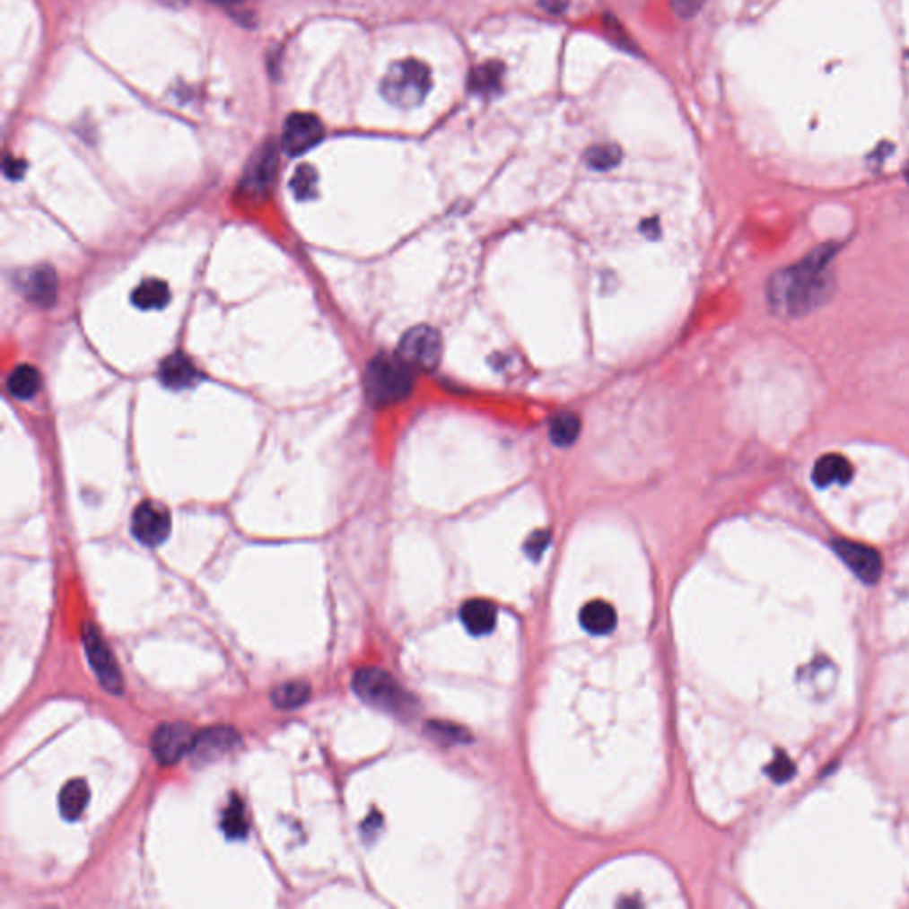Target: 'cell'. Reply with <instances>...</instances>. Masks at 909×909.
I'll return each instance as SVG.
<instances>
[{
	"mask_svg": "<svg viewBox=\"0 0 909 909\" xmlns=\"http://www.w3.org/2000/svg\"><path fill=\"white\" fill-rule=\"evenodd\" d=\"M460 620L469 634L487 636L496 627V606L485 599H471L460 607Z\"/></svg>",
	"mask_w": 909,
	"mask_h": 909,
	"instance_id": "cell-14",
	"label": "cell"
},
{
	"mask_svg": "<svg viewBox=\"0 0 909 909\" xmlns=\"http://www.w3.org/2000/svg\"><path fill=\"white\" fill-rule=\"evenodd\" d=\"M579 430H581V421L576 414L564 411V413H558L551 417L549 435L556 446H562V448L572 446L578 439Z\"/></svg>",
	"mask_w": 909,
	"mask_h": 909,
	"instance_id": "cell-23",
	"label": "cell"
},
{
	"mask_svg": "<svg viewBox=\"0 0 909 909\" xmlns=\"http://www.w3.org/2000/svg\"><path fill=\"white\" fill-rule=\"evenodd\" d=\"M428 730L432 732V738H435L437 741H446V743H462L466 741V732L464 729H459L451 723H428Z\"/></svg>",
	"mask_w": 909,
	"mask_h": 909,
	"instance_id": "cell-28",
	"label": "cell"
},
{
	"mask_svg": "<svg viewBox=\"0 0 909 909\" xmlns=\"http://www.w3.org/2000/svg\"><path fill=\"white\" fill-rule=\"evenodd\" d=\"M620 148L615 144H597L588 150L586 162L593 169L607 170L620 162Z\"/></svg>",
	"mask_w": 909,
	"mask_h": 909,
	"instance_id": "cell-26",
	"label": "cell"
},
{
	"mask_svg": "<svg viewBox=\"0 0 909 909\" xmlns=\"http://www.w3.org/2000/svg\"><path fill=\"white\" fill-rule=\"evenodd\" d=\"M397 354L417 371H432L442 359V337L430 326H415L406 332Z\"/></svg>",
	"mask_w": 909,
	"mask_h": 909,
	"instance_id": "cell-5",
	"label": "cell"
},
{
	"mask_svg": "<svg viewBox=\"0 0 909 909\" xmlns=\"http://www.w3.org/2000/svg\"><path fill=\"white\" fill-rule=\"evenodd\" d=\"M83 642L87 661L91 664L94 675L98 677V682L114 695L123 693V677L119 671V666L114 660L109 645L101 638V634L96 631L92 624H85L83 629Z\"/></svg>",
	"mask_w": 909,
	"mask_h": 909,
	"instance_id": "cell-6",
	"label": "cell"
},
{
	"mask_svg": "<svg viewBox=\"0 0 909 909\" xmlns=\"http://www.w3.org/2000/svg\"><path fill=\"white\" fill-rule=\"evenodd\" d=\"M579 622L582 629L588 631L590 634L604 636L613 633V629L616 627V611L611 604L604 600H591L581 609Z\"/></svg>",
	"mask_w": 909,
	"mask_h": 909,
	"instance_id": "cell-17",
	"label": "cell"
},
{
	"mask_svg": "<svg viewBox=\"0 0 909 909\" xmlns=\"http://www.w3.org/2000/svg\"><path fill=\"white\" fill-rule=\"evenodd\" d=\"M242 743L240 736L228 727H214L199 732L196 736V743L192 747V755L196 762L199 764H210L215 762L233 749H237Z\"/></svg>",
	"mask_w": 909,
	"mask_h": 909,
	"instance_id": "cell-11",
	"label": "cell"
},
{
	"mask_svg": "<svg viewBox=\"0 0 909 909\" xmlns=\"http://www.w3.org/2000/svg\"><path fill=\"white\" fill-rule=\"evenodd\" d=\"M354 691L366 704L393 714L413 712L414 700L398 682L379 668H361L352 680Z\"/></svg>",
	"mask_w": 909,
	"mask_h": 909,
	"instance_id": "cell-4",
	"label": "cell"
},
{
	"mask_svg": "<svg viewBox=\"0 0 909 909\" xmlns=\"http://www.w3.org/2000/svg\"><path fill=\"white\" fill-rule=\"evenodd\" d=\"M852 478V466L851 462L836 453H827L821 457L812 471V480L817 487L825 489L833 484L845 485Z\"/></svg>",
	"mask_w": 909,
	"mask_h": 909,
	"instance_id": "cell-16",
	"label": "cell"
},
{
	"mask_svg": "<svg viewBox=\"0 0 909 909\" xmlns=\"http://www.w3.org/2000/svg\"><path fill=\"white\" fill-rule=\"evenodd\" d=\"M223 829L233 840L244 838L248 835L249 825L248 819H246V810H244V805L240 800L233 798L232 803L228 805V808L224 810Z\"/></svg>",
	"mask_w": 909,
	"mask_h": 909,
	"instance_id": "cell-24",
	"label": "cell"
},
{
	"mask_svg": "<svg viewBox=\"0 0 909 909\" xmlns=\"http://www.w3.org/2000/svg\"><path fill=\"white\" fill-rule=\"evenodd\" d=\"M503 77L504 66L499 61H487L471 72L468 85L471 92L484 98H493L503 89Z\"/></svg>",
	"mask_w": 909,
	"mask_h": 909,
	"instance_id": "cell-18",
	"label": "cell"
},
{
	"mask_svg": "<svg viewBox=\"0 0 909 909\" xmlns=\"http://www.w3.org/2000/svg\"><path fill=\"white\" fill-rule=\"evenodd\" d=\"M432 89L430 68L417 59L397 61L380 83L382 96L398 109H414Z\"/></svg>",
	"mask_w": 909,
	"mask_h": 909,
	"instance_id": "cell-3",
	"label": "cell"
},
{
	"mask_svg": "<svg viewBox=\"0 0 909 909\" xmlns=\"http://www.w3.org/2000/svg\"><path fill=\"white\" fill-rule=\"evenodd\" d=\"M196 732L187 723H164L152 736V753L162 765H172L192 753Z\"/></svg>",
	"mask_w": 909,
	"mask_h": 909,
	"instance_id": "cell-9",
	"label": "cell"
},
{
	"mask_svg": "<svg viewBox=\"0 0 909 909\" xmlns=\"http://www.w3.org/2000/svg\"><path fill=\"white\" fill-rule=\"evenodd\" d=\"M311 698V687L310 684L302 680H290L275 686L270 693V700L277 709L283 711H293L308 704Z\"/></svg>",
	"mask_w": 909,
	"mask_h": 909,
	"instance_id": "cell-22",
	"label": "cell"
},
{
	"mask_svg": "<svg viewBox=\"0 0 909 909\" xmlns=\"http://www.w3.org/2000/svg\"><path fill=\"white\" fill-rule=\"evenodd\" d=\"M765 773H767V774H769V776H771L776 783H783V782H787V780H791V778L794 776L796 767H794V764L791 762V758H789L783 751H778V753H776V756H774V760L767 765Z\"/></svg>",
	"mask_w": 909,
	"mask_h": 909,
	"instance_id": "cell-27",
	"label": "cell"
},
{
	"mask_svg": "<svg viewBox=\"0 0 909 909\" xmlns=\"http://www.w3.org/2000/svg\"><path fill=\"white\" fill-rule=\"evenodd\" d=\"M675 13L682 18H693L707 0H669Z\"/></svg>",
	"mask_w": 909,
	"mask_h": 909,
	"instance_id": "cell-29",
	"label": "cell"
},
{
	"mask_svg": "<svg viewBox=\"0 0 909 909\" xmlns=\"http://www.w3.org/2000/svg\"><path fill=\"white\" fill-rule=\"evenodd\" d=\"M170 299V293H169V286H167L164 281L161 279H146L143 281L132 293V302L135 308L139 310H144V311H153V310H164Z\"/></svg>",
	"mask_w": 909,
	"mask_h": 909,
	"instance_id": "cell-20",
	"label": "cell"
},
{
	"mask_svg": "<svg viewBox=\"0 0 909 909\" xmlns=\"http://www.w3.org/2000/svg\"><path fill=\"white\" fill-rule=\"evenodd\" d=\"M413 368L400 355L379 354L364 371L366 398L373 407H389L404 402L414 388Z\"/></svg>",
	"mask_w": 909,
	"mask_h": 909,
	"instance_id": "cell-2",
	"label": "cell"
},
{
	"mask_svg": "<svg viewBox=\"0 0 909 909\" xmlns=\"http://www.w3.org/2000/svg\"><path fill=\"white\" fill-rule=\"evenodd\" d=\"M317 183H319L317 170L311 166H301L292 178V190L297 199L306 201L315 196Z\"/></svg>",
	"mask_w": 909,
	"mask_h": 909,
	"instance_id": "cell-25",
	"label": "cell"
},
{
	"mask_svg": "<svg viewBox=\"0 0 909 909\" xmlns=\"http://www.w3.org/2000/svg\"><path fill=\"white\" fill-rule=\"evenodd\" d=\"M835 246H821L800 263L776 272L767 284L771 308L782 317H803L819 308L831 293L829 263Z\"/></svg>",
	"mask_w": 909,
	"mask_h": 909,
	"instance_id": "cell-1",
	"label": "cell"
},
{
	"mask_svg": "<svg viewBox=\"0 0 909 909\" xmlns=\"http://www.w3.org/2000/svg\"><path fill=\"white\" fill-rule=\"evenodd\" d=\"M132 533L148 547L164 544L170 533V515L166 506L155 501H143L132 515Z\"/></svg>",
	"mask_w": 909,
	"mask_h": 909,
	"instance_id": "cell-8",
	"label": "cell"
},
{
	"mask_svg": "<svg viewBox=\"0 0 909 909\" xmlns=\"http://www.w3.org/2000/svg\"><path fill=\"white\" fill-rule=\"evenodd\" d=\"M89 803V785L83 778L70 780L59 794V810L66 821H77Z\"/></svg>",
	"mask_w": 909,
	"mask_h": 909,
	"instance_id": "cell-19",
	"label": "cell"
},
{
	"mask_svg": "<svg viewBox=\"0 0 909 909\" xmlns=\"http://www.w3.org/2000/svg\"><path fill=\"white\" fill-rule=\"evenodd\" d=\"M908 179H909V172H908Z\"/></svg>",
	"mask_w": 909,
	"mask_h": 909,
	"instance_id": "cell-33",
	"label": "cell"
},
{
	"mask_svg": "<svg viewBox=\"0 0 909 909\" xmlns=\"http://www.w3.org/2000/svg\"><path fill=\"white\" fill-rule=\"evenodd\" d=\"M159 377L166 388L174 391L194 388L201 379L199 370L183 354H172L164 359L159 370Z\"/></svg>",
	"mask_w": 909,
	"mask_h": 909,
	"instance_id": "cell-13",
	"label": "cell"
},
{
	"mask_svg": "<svg viewBox=\"0 0 909 909\" xmlns=\"http://www.w3.org/2000/svg\"><path fill=\"white\" fill-rule=\"evenodd\" d=\"M833 551L836 556L867 584H876L883 574V560L879 553L865 544L836 538L833 540Z\"/></svg>",
	"mask_w": 909,
	"mask_h": 909,
	"instance_id": "cell-10",
	"label": "cell"
},
{
	"mask_svg": "<svg viewBox=\"0 0 909 909\" xmlns=\"http://www.w3.org/2000/svg\"><path fill=\"white\" fill-rule=\"evenodd\" d=\"M25 170V164L20 162V161H13V159H7L5 161V174L14 179V178H20Z\"/></svg>",
	"mask_w": 909,
	"mask_h": 909,
	"instance_id": "cell-31",
	"label": "cell"
},
{
	"mask_svg": "<svg viewBox=\"0 0 909 909\" xmlns=\"http://www.w3.org/2000/svg\"><path fill=\"white\" fill-rule=\"evenodd\" d=\"M275 169H277V148L270 141L263 144L250 159L242 179V188L250 196L265 194L272 187Z\"/></svg>",
	"mask_w": 909,
	"mask_h": 909,
	"instance_id": "cell-12",
	"label": "cell"
},
{
	"mask_svg": "<svg viewBox=\"0 0 909 909\" xmlns=\"http://www.w3.org/2000/svg\"><path fill=\"white\" fill-rule=\"evenodd\" d=\"M23 293L31 302L41 308H48L57 297V275L50 267H39L27 274L22 286Z\"/></svg>",
	"mask_w": 909,
	"mask_h": 909,
	"instance_id": "cell-15",
	"label": "cell"
},
{
	"mask_svg": "<svg viewBox=\"0 0 909 909\" xmlns=\"http://www.w3.org/2000/svg\"><path fill=\"white\" fill-rule=\"evenodd\" d=\"M7 389L18 400H31L41 389V375L34 366L20 364L11 371L7 379Z\"/></svg>",
	"mask_w": 909,
	"mask_h": 909,
	"instance_id": "cell-21",
	"label": "cell"
},
{
	"mask_svg": "<svg viewBox=\"0 0 909 909\" xmlns=\"http://www.w3.org/2000/svg\"><path fill=\"white\" fill-rule=\"evenodd\" d=\"M324 123L308 112H293L283 127L281 148L288 157H301L313 150L324 139Z\"/></svg>",
	"mask_w": 909,
	"mask_h": 909,
	"instance_id": "cell-7",
	"label": "cell"
},
{
	"mask_svg": "<svg viewBox=\"0 0 909 909\" xmlns=\"http://www.w3.org/2000/svg\"><path fill=\"white\" fill-rule=\"evenodd\" d=\"M549 546V533L546 531H540V533H535L528 544H526V553L531 556V558H540L542 553L546 551V547Z\"/></svg>",
	"mask_w": 909,
	"mask_h": 909,
	"instance_id": "cell-30",
	"label": "cell"
},
{
	"mask_svg": "<svg viewBox=\"0 0 909 909\" xmlns=\"http://www.w3.org/2000/svg\"><path fill=\"white\" fill-rule=\"evenodd\" d=\"M214 4H221V5H235V4H240L242 0H210Z\"/></svg>",
	"mask_w": 909,
	"mask_h": 909,
	"instance_id": "cell-32",
	"label": "cell"
}]
</instances>
